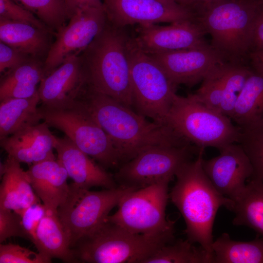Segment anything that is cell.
I'll return each instance as SVG.
<instances>
[{
  "label": "cell",
  "instance_id": "7",
  "mask_svg": "<svg viewBox=\"0 0 263 263\" xmlns=\"http://www.w3.org/2000/svg\"><path fill=\"white\" fill-rule=\"evenodd\" d=\"M43 122L62 132L79 149L104 168L116 167L118 153L85 104L76 98L61 108L39 107Z\"/></svg>",
  "mask_w": 263,
  "mask_h": 263
},
{
  "label": "cell",
  "instance_id": "37",
  "mask_svg": "<svg viewBox=\"0 0 263 263\" xmlns=\"http://www.w3.org/2000/svg\"><path fill=\"white\" fill-rule=\"evenodd\" d=\"M33 57L5 43L0 42V72L9 71Z\"/></svg>",
  "mask_w": 263,
  "mask_h": 263
},
{
  "label": "cell",
  "instance_id": "33",
  "mask_svg": "<svg viewBox=\"0 0 263 263\" xmlns=\"http://www.w3.org/2000/svg\"><path fill=\"white\" fill-rule=\"evenodd\" d=\"M51 260L19 244H0V263H49Z\"/></svg>",
  "mask_w": 263,
  "mask_h": 263
},
{
  "label": "cell",
  "instance_id": "35",
  "mask_svg": "<svg viewBox=\"0 0 263 263\" xmlns=\"http://www.w3.org/2000/svg\"><path fill=\"white\" fill-rule=\"evenodd\" d=\"M47 209L40 202L35 203L19 212L25 239L34 243L38 226Z\"/></svg>",
  "mask_w": 263,
  "mask_h": 263
},
{
  "label": "cell",
  "instance_id": "11",
  "mask_svg": "<svg viewBox=\"0 0 263 263\" xmlns=\"http://www.w3.org/2000/svg\"><path fill=\"white\" fill-rule=\"evenodd\" d=\"M190 145L150 147L124 164L115 174L120 185L136 189L172 178L192 154Z\"/></svg>",
  "mask_w": 263,
  "mask_h": 263
},
{
  "label": "cell",
  "instance_id": "18",
  "mask_svg": "<svg viewBox=\"0 0 263 263\" xmlns=\"http://www.w3.org/2000/svg\"><path fill=\"white\" fill-rule=\"evenodd\" d=\"M84 85L81 56L71 55L40 82L38 93L42 106L65 107L77 97Z\"/></svg>",
  "mask_w": 263,
  "mask_h": 263
},
{
  "label": "cell",
  "instance_id": "39",
  "mask_svg": "<svg viewBox=\"0 0 263 263\" xmlns=\"http://www.w3.org/2000/svg\"><path fill=\"white\" fill-rule=\"evenodd\" d=\"M69 19L78 9L85 7H104L103 0H65Z\"/></svg>",
  "mask_w": 263,
  "mask_h": 263
},
{
  "label": "cell",
  "instance_id": "25",
  "mask_svg": "<svg viewBox=\"0 0 263 263\" xmlns=\"http://www.w3.org/2000/svg\"><path fill=\"white\" fill-rule=\"evenodd\" d=\"M38 93L28 98H8L0 101V139L42 120L38 107Z\"/></svg>",
  "mask_w": 263,
  "mask_h": 263
},
{
  "label": "cell",
  "instance_id": "8",
  "mask_svg": "<svg viewBox=\"0 0 263 263\" xmlns=\"http://www.w3.org/2000/svg\"><path fill=\"white\" fill-rule=\"evenodd\" d=\"M128 53L130 68L132 107L141 115L166 125L176 94L175 86L161 67L129 38Z\"/></svg>",
  "mask_w": 263,
  "mask_h": 263
},
{
  "label": "cell",
  "instance_id": "14",
  "mask_svg": "<svg viewBox=\"0 0 263 263\" xmlns=\"http://www.w3.org/2000/svg\"><path fill=\"white\" fill-rule=\"evenodd\" d=\"M252 71L247 64L224 62L204 78L193 95L203 104L230 118Z\"/></svg>",
  "mask_w": 263,
  "mask_h": 263
},
{
  "label": "cell",
  "instance_id": "21",
  "mask_svg": "<svg viewBox=\"0 0 263 263\" xmlns=\"http://www.w3.org/2000/svg\"><path fill=\"white\" fill-rule=\"evenodd\" d=\"M30 183L47 210L57 212L69 190V177L60 162L49 159L30 165L26 171Z\"/></svg>",
  "mask_w": 263,
  "mask_h": 263
},
{
  "label": "cell",
  "instance_id": "36",
  "mask_svg": "<svg viewBox=\"0 0 263 263\" xmlns=\"http://www.w3.org/2000/svg\"><path fill=\"white\" fill-rule=\"evenodd\" d=\"M12 237L25 239L20 215L17 212L0 209V243Z\"/></svg>",
  "mask_w": 263,
  "mask_h": 263
},
{
  "label": "cell",
  "instance_id": "3",
  "mask_svg": "<svg viewBox=\"0 0 263 263\" xmlns=\"http://www.w3.org/2000/svg\"><path fill=\"white\" fill-rule=\"evenodd\" d=\"M122 28L107 22L81 56L85 85L131 108L132 98L128 53L130 38Z\"/></svg>",
  "mask_w": 263,
  "mask_h": 263
},
{
  "label": "cell",
  "instance_id": "5",
  "mask_svg": "<svg viewBox=\"0 0 263 263\" xmlns=\"http://www.w3.org/2000/svg\"><path fill=\"white\" fill-rule=\"evenodd\" d=\"M174 235L149 236L131 232L105 221L72 247L78 263H143Z\"/></svg>",
  "mask_w": 263,
  "mask_h": 263
},
{
  "label": "cell",
  "instance_id": "32",
  "mask_svg": "<svg viewBox=\"0 0 263 263\" xmlns=\"http://www.w3.org/2000/svg\"><path fill=\"white\" fill-rule=\"evenodd\" d=\"M239 141L253 168L251 179L263 183V121L241 130Z\"/></svg>",
  "mask_w": 263,
  "mask_h": 263
},
{
  "label": "cell",
  "instance_id": "31",
  "mask_svg": "<svg viewBox=\"0 0 263 263\" xmlns=\"http://www.w3.org/2000/svg\"><path fill=\"white\" fill-rule=\"evenodd\" d=\"M36 15L49 30L57 32L69 16L65 0H13Z\"/></svg>",
  "mask_w": 263,
  "mask_h": 263
},
{
  "label": "cell",
  "instance_id": "26",
  "mask_svg": "<svg viewBox=\"0 0 263 263\" xmlns=\"http://www.w3.org/2000/svg\"><path fill=\"white\" fill-rule=\"evenodd\" d=\"M45 76L44 64L35 58L8 71L0 80V101L35 95L37 85Z\"/></svg>",
  "mask_w": 263,
  "mask_h": 263
},
{
  "label": "cell",
  "instance_id": "13",
  "mask_svg": "<svg viewBox=\"0 0 263 263\" xmlns=\"http://www.w3.org/2000/svg\"><path fill=\"white\" fill-rule=\"evenodd\" d=\"M108 21L120 28L196 20L197 13L173 0H103Z\"/></svg>",
  "mask_w": 263,
  "mask_h": 263
},
{
  "label": "cell",
  "instance_id": "23",
  "mask_svg": "<svg viewBox=\"0 0 263 263\" xmlns=\"http://www.w3.org/2000/svg\"><path fill=\"white\" fill-rule=\"evenodd\" d=\"M33 244L39 253L50 260L78 263L57 212L47 210L38 226Z\"/></svg>",
  "mask_w": 263,
  "mask_h": 263
},
{
  "label": "cell",
  "instance_id": "15",
  "mask_svg": "<svg viewBox=\"0 0 263 263\" xmlns=\"http://www.w3.org/2000/svg\"><path fill=\"white\" fill-rule=\"evenodd\" d=\"M136 45L148 54L202 48L210 45L205 39L207 34L197 20H187L169 25H139Z\"/></svg>",
  "mask_w": 263,
  "mask_h": 263
},
{
  "label": "cell",
  "instance_id": "34",
  "mask_svg": "<svg viewBox=\"0 0 263 263\" xmlns=\"http://www.w3.org/2000/svg\"><path fill=\"white\" fill-rule=\"evenodd\" d=\"M0 17L33 25L49 31V28L33 13L13 0H0Z\"/></svg>",
  "mask_w": 263,
  "mask_h": 263
},
{
  "label": "cell",
  "instance_id": "19",
  "mask_svg": "<svg viewBox=\"0 0 263 263\" xmlns=\"http://www.w3.org/2000/svg\"><path fill=\"white\" fill-rule=\"evenodd\" d=\"M54 148L57 159L77 186L87 189L94 187L104 189L117 187L114 177L67 136L56 137Z\"/></svg>",
  "mask_w": 263,
  "mask_h": 263
},
{
  "label": "cell",
  "instance_id": "30",
  "mask_svg": "<svg viewBox=\"0 0 263 263\" xmlns=\"http://www.w3.org/2000/svg\"><path fill=\"white\" fill-rule=\"evenodd\" d=\"M193 244L188 239L173 241L160 247L143 263H212L205 250Z\"/></svg>",
  "mask_w": 263,
  "mask_h": 263
},
{
  "label": "cell",
  "instance_id": "27",
  "mask_svg": "<svg viewBox=\"0 0 263 263\" xmlns=\"http://www.w3.org/2000/svg\"><path fill=\"white\" fill-rule=\"evenodd\" d=\"M230 118L240 130L263 121L262 74L252 69L238 97Z\"/></svg>",
  "mask_w": 263,
  "mask_h": 263
},
{
  "label": "cell",
  "instance_id": "9",
  "mask_svg": "<svg viewBox=\"0 0 263 263\" xmlns=\"http://www.w3.org/2000/svg\"><path fill=\"white\" fill-rule=\"evenodd\" d=\"M172 179L166 178L129 192L106 220L135 234L173 235L175 222L166 217L168 186Z\"/></svg>",
  "mask_w": 263,
  "mask_h": 263
},
{
  "label": "cell",
  "instance_id": "41",
  "mask_svg": "<svg viewBox=\"0 0 263 263\" xmlns=\"http://www.w3.org/2000/svg\"><path fill=\"white\" fill-rule=\"evenodd\" d=\"M222 0H194L197 9L198 14H200L207 6Z\"/></svg>",
  "mask_w": 263,
  "mask_h": 263
},
{
  "label": "cell",
  "instance_id": "24",
  "mask_svg": "<svg viewBox=\"0 0 263 263\" xmlns=\"http://www.w3.org/2000/svg\"><path fill=\"white\" fill-rule=\"evenodd\" d=\"M48 32L29 24L0 17V41L33 58L45 54L46 56L51 46Z\"/></svg>",
  "mask_w": 263,
  "mask_h": 263
},
{
  "label": "cell",
  "instance_id": "22",
  "mask_svg": "<svg viewBox=\"0 0 263 263\" xmlns=\"http://www.w3.org/2000/svg\"><path fill=\"white\" fill-rule=\"evenodd\" d=\"M0 209L18 213L40 202L26 171L13 157L8 155L4 163L0 164Z\"/></svg>",
  "mask_w": 263,
  "mask_h": 263
},
{
  "label": "cell",
  "instance_id": "28",
  "mask_svg": "<svg viewBox=\"0 0 263 263\" xmlns=\"http://www.w3.org/2000/svg\"><path fill=\"white\" fill-rule=\"evenodd\" d=\"M231 211L235 213L233 224L248 226L263 239V183L251 179L233 201Z\"/></svg>",
  "mask_w": 263,
  "mask_h": 263
},
{
  "label": "cell",
  "instance_id": "42",
  "mask_svg": "<svg viewBox=\"0 0 263 263\" xmlns=\"http://www.w3.org/2000/svg\"><path fill=\"white\" fill-rule=\"evenodd\" d=\"M178 3L190 8L196 13L197 12V7L194 0H173Z\"/></svg>",
  "mask_w": 263,
  "mask_h": 263
},
{
  "label": "cell",
  "instance_id": "6",
  "mask_svg": "<svg viewBox=\"0 0 263 263\" xmlns=\"http://www.w3.org/2000/svg\"><path fill=\"white\" fill-rule=\"evenodd\" d=\"M167 125L199 149H218L238 143L241 130L232 120L196 99L193 94L174 95L166 119Z\"/></svg>",
  "mask_w": 263,
  "mask_h": 263
},
{
  "label": "cell",
  "instance_id": "4",
  "mask_svg": "<svg viewBox=\"0 0 263 263\" xmlns=\"http://www.w3.org/2000/svg\"><path fill=\"white\" fill-rule=\"evenodd\" d=\"M260 0H222L198 15L211 37L210 45L226 62L247 64L253 30L263 6Z\"/></svg>",
  "mask_w": 263,
  "mask_h": 263
},
{
  "label": "cell",
  "instance_id": "16",
  "mask_svg": "<svg viewBox=\"0 0 263 263\" xmlns=\"http://www.w3.org/2000/svg\"><path fill=\"white\" fill-rule=\"evenodd\" d=\"M177 86H193L220 64L226 62L210 45L202 48L149 54Z\"/></svg>",
  "mask_w": 263,
  "mask_h": 263
},
{
  "label": "cell",
  "instance_id": "20",
  "mask_svg": "<svg viewBox=\"0 0 263 263\" xmlns=\"http://www.w3.org/2000/svg\"><path fill=\"white\" fill-rule=\"evenodd\" d=\"M44 122L28 127L0 139L1 147L20 163L33 165L56 159L53 152L56 137Z\"/></svg>",
  "mask_w": 263,
  "mask_h": 263
},
{
  "label": "cell",
  "instance_id": "10",
  "mask_svg": "<svg viewBox=\"0 0 263 263\" xmlns=\"http://www.w3.org/2000/svg\"><path fill=\"white\" fill-rule=\"evenodd\" d=\"M136 189L119 185L91 191L69 184L68 195L57 209L59 219L70 239L71 247L105 222L111 210L127 193Z\"/></svg>",
  "mask_w": 263,
  "mask_h": 263
},
{
  "label": "cell",
  "instance_id": "2",
  "mask_svg": "<svg viewBox=\"0 0 263 263\" xmlns=\"http://www.w3.org/2000/svg\"><path fill=\"white\" fill-rule=\"evenodd\" d=\"M204 148L200 149L194 160L184 164L175 174L176 180L169 197L182 214L185 233L191 243H197L212 258V230L219 208L231 211L233 202L214 188L202 166Z\"/></svg>",
  "mask_w": 263,
  "mask_h": 263
},
{
  "label": "cell",
  "instance_id": "29",
  "mask_svg": "<svg viewBox=\"0 0 263 263\" xmlns=\"http://www.w3.org/2000/svg\"><path fill=\"white\" fill-rule=\"evenodd\" d=\"M213 263H263V239L248 242L232 240L227 233L212 244Z\"/></svg>",
  "mask_w": 263,
  "mask_h": 263
},
{
  "label": "cell",
  "instance_id": "40",
  "mask_svg": "<svg viewBox=\"0 0 263 263\" xmlns=\"http://www.w3.org/2000/svg\"><path fill=\"white\" fill-rule=\"evenodd\" d=\"M250 67L263 75V48L251 51L248 55Z\"/></svg>",
  "mask_w": 263,
  "mask_h": 263
},
{
  "label": "cell",
  "instance_id": "12",
  "mask_svg": "<svg viewBox=\"0 0 263 263\" xmlns=\"http://www.w3.org/2000/svg\"><path fill=\"white\" fill-rule=\"evenodd\" d=\"M107 21L104 7L77 9L68 23L56 32V39L44 63L45 76L70 56L84 51L103 30Z\"/></svg>",
  "mask_w": 263,
  "mask_h": 263
},
{
  "label": "cell",
  "instance_id": "43",
  "mask_svg": "<svg viewBox=\"0 0 263 263\" xmlns=\"http://www.w3.org/2000/svg\"><path fill=\"white\" fill-rule=\"evenodd\" d=\"M260 0L263 2V0Z\"/></svg>",
  "mask_w": 263,
  "mask_h": 263
},
{
  "label": "cell",
  "instance_id": "1",
  "mask_svg": "<svg viewBox=\"0 0 263 263\" xmlns=\"http://www.w3.org/2000/svg\"><path fill=\"white\" fill-rule=\"evenodd\" d=\"M111 140L120 161H128L156 146L190 144L168 126L146 117L113 98L86 86L78 95Z\"/></svg>",
  "mask_w": 263,
  "mask_h": 263
},
{
  "label": "cell",
  "instance_id": "38",
  "mask_svg": "<svg viewBox=\"0 0 263 263\" xmlns=\"http://www.w3.org/2000/svg\"><path fill=\"white\" fill-rule=\"evenodd\" d=\"M262 48H263V5L255 23L249 52Z\"/></svg>",
  "mask_w": 263,
  "mask_h": 263
},
{
  "label": "cell",
  "instance_id": "17",
  "mask_svg": "<svg viewBox=\"0 0 263 263\" xmlns=\"http://www.w3.org/2000/svg\"><path fill=\"white\" fill-rule=\"evenodd\" d=\"M218 156L202 161L205 172L217 190L234 201L251 178L250 161L239 143L229 144L219 150Z\"/></svg>",
  "mask_w": 263,
  "mask_h": 263
}]
</instances>
